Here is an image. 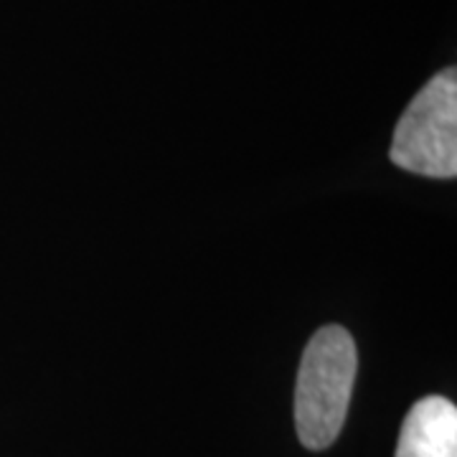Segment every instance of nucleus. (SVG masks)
<instances>
[{"mask_svg": "<svg viewBox=\"0 0 457 457\" xmlns=\"http://www.w3.org/2000/svg\"><path fill=\"white\" fill-rule=\"evenodd\" d=\"M359 371V351L341 326L320 328L308 343L295 386V427L308 450H326L341 435Z\"/></svg>", "mask_w": 457, "mask_h": 457, "instance_id": "f257e3e1", "label": "nucleus"}, {"mask_svg": "<svg viewBox=\"0 0 457 457\" xmlns=\"http://www.w3.org/2000/svg\"><path fill=\"white\" fill-rule=\"evenodd\" d=\"M394 165L429 179L457 176V71L442 69L411 99L392 143Z\"/></svg>", "mask_w": 457, "mask_h": 457, "instance_id": "f03ea898", "label": "nucleus"}, {"mask_svg": "<svg viewBox=\"0 0 457 457\" xmlns=\"http://www.w3.org/2000/svg\"><path fill=\"white\" fill-rule=\"evenodd\" d=\"M396 457H457V409L445 396H427L409 409Z\"/></svg>", "mask_w": 457, "mask_h": 457, "instance_id": "7ed1b4c3", "label": "nucleus"}]
</instances>
